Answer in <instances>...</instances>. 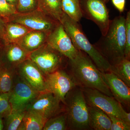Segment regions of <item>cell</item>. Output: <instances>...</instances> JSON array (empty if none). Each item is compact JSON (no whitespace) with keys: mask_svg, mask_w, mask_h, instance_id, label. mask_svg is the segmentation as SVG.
Returning a JSON list of instances; mask_svg holds the SVG:
<instances>
[{"mask_svg":"<svg viewBox=\"0 0 130 130\" xmlns=\"http://www.w3.org/2000/svg\"><path fill=\"white\" fill-rule=\"evenodd\" d=\"M122 120L126 123L128 125L130 126V113L125 111L124 109L122 108L121 109Z\"/></svg>","mask_w":130,"mask_h":130,"instance_id":"32","label":"cell"},{"mask_svg":"<svg viewBox=\"0 0 130 130\" xmlns=\"http://www.w3.org/2000/svg\"><path fill=\"white\" fill-rule=\"evenodd\" d=\"M125 19L120 15L110 20L106 34L94 44L110 65L125 57Z\"/></svg>","mask_w":130,"mask_h":130,"instance_id":"2","label":"cell"},{"mask_svg":"<svg viewBox=\"0 0 130 130\" xmlns=\"http://www.w3.org/2000/svg\"><path fill=\"white\" fill-rule=\"evenodd\" d=\"M103 1L106 3L108 2L109 1V0H103Z\"/></svg>","mask_w":130,"mask_h":130,"instance_id":"37","label":"cell"},{"mask_svg":"<svg viewBox=\"0 0 130 130\" xmlns=\"http://www.w3.org/2000/svg\"><path fill=\"white\" fill-rule=\"evenodd\" d=\"M16 71L19 76L33 89L40 93L47 91L44 74L29 59L19 65Z\"/></svg>","mask_w":130,"mask_h":130,"instance_id":"13","label":"cell"},{"mask_svg":"<svg viewBox=\"0 0 130 130\" xmlns=\"http://www.w3.org/2000/svg\"><path fill=\"white\" fill-rule=\"evenodd\" d=\"M110 72L115 74L127 86L130 87V59L124 57L111 64Z\"/></svg>","mask_w":130,"mask_h":130,"instance_id":"22","label":"cell"},{"mask_svg":"<svg viewBox=\"0 0 130 130\" xmlns=\"http://www.w3.org/2000/svg\"><path fill=\"white\" fill-rule=\"evenodd\" d=\"M4 125L3 121V118L0 116V130L4 129Z\"/></svg>","mask_w":130,"mask_h":130,"instance_id":"35","label":"cell"},{"mask_svg":"<svg viewBox=\"0 0 130 130\" xmlns=\"http://www.w3.org/2000/svg\"><path fill=\"white\" fill-rule=\"evenodd\" d=\"M80 88L88 105L98 108L106 113L122 120L123 106L113 97L107 95L95 89Z\"/></svg>","mask_w":130,"mask_h":130,"instance_id":"8","label":"cell"},{"mask_svg":"<svg viewBox=\"0 0 130 130\" xmlns=\"http://www.w3.org/2000/svg\"><path fill=\"white\" fill-rule=\"evenodd\" d=\"M26 109L12 111L5 118V129L17 130L23 120Z\"/></svg>","mask_w":130,"mask_h":130,"instance_id":"25","label":"cell"},{"mask_svg":"<svg viewBox=\"0 0 130 130\" xmlns=\"http://www.w3.org/2000/svg\"><path fill=\"white\" fill-rule=\"evenodd\" d=\"M111 1L114 6L120 12H124L125 7V0H111Z\"/></svg>","mask_w":130,"mask_h":130,"instance_id":"31","label":"cell"},{"mask_svg":"<svg viewBox=\"0 0 130 130\" xmlns=\"http://www.w3.org/2000/svg\"><path fill=\"white\" fill-rule=\"evenodd\" d=\"M60 100L53 93L49 91L40 93L29 103L26 110H31L39 113L48 119L60 113Z\"/></svg>","mask_w":130,"mask_h":130,"instance_id":"12","label":"cell"},{"mask_svg":"<svg viewBox=\"0 0 130 130\" xmlns=\"http://www.w3.org/2000/svg\"><path fill=\"white\" fill-rule=\"evenodd\" d=\"M80 2L83 16L94 22L102 36L106 35L111 20L106 3L103 0H81Z\"/></svg>","mask_w":130,"mask_h":130,"instance_id":"7","label":"cell"},{"mask_svg":"<svg viewBox=\"0 0 130 130\" xmlns=\"http://www.w3.org/2000/svg\"><path fill=\"white\" fill-rule=\"evenodd\" d=\"M63 12L70 18L79 23L83 17L79 0H61Z\"/></svg>","mask_w":130,"mask_h":130,"instance_id":"23","label":"cell"},{"mask_svg":"<svg viewBox=\"0 0 130 130\" xmlns=\"http://www.w3.org/2000/svg\"><path fill=\"white\" fill-rule=\"evenodd\" d=\"M30 29L18 23L11 21L5 23V30L3 39V45L18 43Z\"/></svg>","mask_w":130,"mask_h":130,"instance_id":"18","label":"cell"},{"mask_svg":"<svg viewBox=\"0 0 130 130\" xmlns=\"http://www.w3.org/2000/svg\"><path fill=\"white\" fill-rule=\"evenodd\" d=\"M64 57L46 43L30 53L29 59L36 64L45 76L60 69Z\"/></svg>","mask_w":130,"mask_h":130,"instance_id":"6","label":"cell"},{"mask_svg":"<svg viewBox=\"0 0 130 130\" xmlns=\"http://www.w3.org/2000/svg\"><path fill=\"white\" fill-rule=\"evenodd\" d=\"M126 43L124 57L130 59V12H127L125 17Z\"/></svg>","mask_w":130,"mask_h":130,"instance_id":"29","label":"cell"},{"mask_svg":"<svg viewBox=\"0 0 130 130\" xmlns=\"http://www.w3.org/2000/svg\"><path fill=\"white\" fill-rule=\"evenodd\" d=\"M40 93L28 85L16 73L13 86L9 93L12 111L26 109L28 104Z\"/></svg>","mask_w":130,"mask_h":130,"instance_id":"10","label":"cell"},{"mask_svg":"<svg viewBox=\"0 0 130 130\" xmlns=\"http://www.w3.org/2000/svg\"><path fill=\"white\" fill-rule=\"evenodd\" d=\"M111 121L110 130H129L130 126L123 120L111 114H107Z\"/></svg>","mask_w":130,"mask_h":130,"instance_id":"30","label":"cell"},{"mask_svg":"<svg viewBox=\"0 0 130 130\" xmlns=\"http://www.w3.org/2000/svg\"><path fill=\"white\" fill-rule=\"evenodd\" d=\"M16 69L0 65V92L9 93L13 86Z\"/></svg>","mask_w":130,"mask_h":130,"instance_id":"21","label":"cell"},{"mask_svg":"<svg viewBox=\"0 0 130 130\" xmlns=\"http://www.w3.org/2000/svg\"><path fill=\"white\" fill-rule=\"evenodd\" d=\"M11 106L9 101V93L0 92V116L3 118L11 113Z\"/></svg>","mask_w":130,"mask_h":130,"instance_id":"27","label":"cell"},{"mask_svg":"<svg viewBox=\"0 0 130 130\" xmlns=\"http://www.w3.org/2000/svg\"><path fill=\"white\" fill-rule=\"evenodd\" d=\"M5 22L0 18V44H2L3 39L5 30Z\"/></svg>","mask_w":130,"mask_h":130,"instance_id":"33","label":"cell"},{"mask_svg":"<svg viewBox=\"0 0 130 130\" xmlns=\"http://www.w3.org/2000/svg\"><path fill=\"white\" fill-rule=\"evenodd\" d=\"M6 1L9 4L16 8L18 0H6Z\"/></svg>","mask_w":130,"mask_h":130,"instance_id":"34","label":"cell"},{"mask_svg":"<svg viewBox=\"0 0 130 130\" xmlns=\"http://www.w3.org/2000/svg\"><path fill=\"white\" fill-rule=\"evenodd\" d=\"M60 113L48 119L43 130L68 129L66 113Z\"/></svg>","mask_w":130,"mask_h":130,"instance_id":"24","label":"cell"},{"mask_svg":"<svg viewBox=\"0 0 130 130\" xmlns=\"http://www.w3.org/2000/svg\"><path fill=\"white\" fill-rule=\"evenodd\" d=\"M39 113L31 110H25L19 130H42L47 120Z\"/></svg>","mask_w":130,"mask_h":130,"instance_id":"19","label":"cell"},{"mask_svg":"<svg viewBox=\"0 0 130 130\" xmlns=\"http://www.w3.org/2000/svg\"><path fill=\"white\" fill-rule=\"evenodd\" d=\"M101 73L103 79L109 88L114 98L122 106L129 107L130 87L112 73Z\"/></svg>","mask_w":130,"mask_h":130,"instance_id":"14","label":"cell"},{"mask_svg":"<svg viewBox=\"0 0 130 130\" xmlns=\"http://www.w3.org/2000/svg\"><path fill=\"white\" fill-rule=\"evenodd\" d=\"M60 23L78 50L87 54L100 71L110 72V64L94 45L90 43L78 22L72 19L65 13Z\"/></svg>","mask_w":130,"mask_h":130,"instance_id":"3","label":"cell"},{"mask_svg":"<svg viewBox=\"0 0 130 130\" xmlns=\"http://www.w3.org/2000/svg\"><path fill=\"white\" fill-rule=\"evenodd\" d=\"M46 43L69 60L76 58L78 53L60 23L49 33Z\"/></svg>","mask_w":130,"mask_h":130,"instance_id":"11","label":"cell"},{"mask_svg":"<svg viewBox=\"0 0 130 130\" xmlns=\"http://www.w3.org/2000/svg\"><path fill=\"white\" fill-rule=\"evenodd\" d=\"M17 12L16 8L6 0H0V18L5 22H7L12 15Z\"/></svg>","mask_w":130,"mask_h":130,"instance_id":"26","label":"cell"},{"mask_svg":"<svg viewBox=\"0 0 130 130\" xmlns=\"http://www.w3.org/2000/svg\"><path fill=\"white\" fill-rule=\"evenodd\" d=\"M64 104L66 106L68 129H91L89 123L88 105L80 87L76 86L67 93Z\"/></svg>","mask_w":130,"mask_h":130,"instance_id":"4","label":"cell"},{"mask_svg":"<svg viewBox=\"0 0 130 130\" xmlns=\"http://www.w3.org/2000/svg\"><path fill=\"white\" fill-rule=\"evenodd\" d=\"M7 21L18 23L31 30L40 31L48 33L53 30L60 23L38 8L25 12H17L12 15Z\"/></svg>","mask_w":130,"mask_h":130,"instance_id":"5","label":"cell"},{"mask_svg":"<svg viewBox=\"0 0 130 130\" xmlns=\"http://www.w3.org/2000/svg\"><path fill=\"white\" fill-rule=\"evenodd\" d=\"M44 77L47 91L53 93L64 104L67 93L77 86L71 76L60 69Z\"/></svg>","mask_w":130,"mask_h":130,"instance_id":"9","label":"cell"},{"mask_svg":"<svg viewBox=\"0 0 130 130\" xmlns=\"http://www.w3.org/2000/svg\"><path fill=\"white\" fill-rule=\"evenodd\" d=\"M38 9L54 19L60 22L64 14L61 0H37Z\"/></svg>","mask_w":130,"mask_h":130,"instance_id":"20","label":"cell"},{"mask_svg":"<svg viewBox=\"0 0 130 130\" xmlns=\"http://www.w3.org/2000/svg\"><path fill=\"white\" fill-rule=\"evenodd\" d=\"M68 60L70 75L77 86L81 88L95 89L107 95L113 97L103 79L101 71L87 54L78 50L76 58Z\"/></svg>","mask_w":130,"mask_h":130,"instance_id":"1","label":"cell"},{"mask_svg":"<svg viewBox=\"0 0 130 130\" xmlns=\"http://www.w3.org/2000/svg\"><path fill=\"white\" fill-rule=\"evenodd\" d=\"M48 34L40 31L30 30L18 43L26 51L31 53L46 43Z\"/></svg>","mask_w":130,"mask_h":130,"instance_id":"16","label":"cell"},{"mask_svg":"<svg viewBox=\"0 0 130 130\" xmlns=\"http://www.w3.org/2000/svg\"><path fill=\"white\" fill-rule=\"evenodd\" d=\"M30 54V53L26 51L18 43L3 45L2 49L1 64L16 69L21 63L29 59Z\"/></svg>","mask_w":130,"mask_h":130,"instance_id":"15","label":"cell"},{"mask_svg":"<svg viewBox=\"0 0 130 130\" xmlns=\"http://www.w3.org/2000/svg\"><path fill=\"white\" fill-rule=\"evenodd\" d=\"M88 112L91 129L110 130L111 121L106 113L98 108L89 105Z\"/></svg>","mask_w":130,"mask_h":130,"instance_id":"17","label":"cell"},{"mask_svg":"<svg viewBox=\"0 0 130 130\" xmlns=\"http://www.w3.org/2000/svg\"><path fill=\"white\" fill-rule=\"evenodd\" d=\"M3 45L0 44V65H1V60L2 49Z\"/></svg>","mask_w":130,"mask_h":130,"instance_id":"36","label":"cell"},{"mask_svg":"<svg viewBox=\"0 0 130 130\" xmlns=\"http://www.w3.org/2000/svg\"><path fill=\"white\" fill-rule=\"evenodd\" d=\"M37 0H18L16 10L18 13H23L37 9Z\"/></svg>","mask_w":130,"mask_h":130,"instance_id":"28","label":"cell"}]
</instances>
